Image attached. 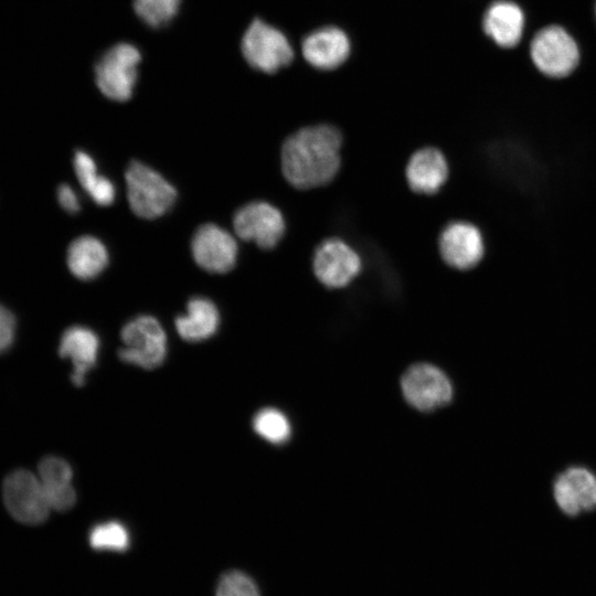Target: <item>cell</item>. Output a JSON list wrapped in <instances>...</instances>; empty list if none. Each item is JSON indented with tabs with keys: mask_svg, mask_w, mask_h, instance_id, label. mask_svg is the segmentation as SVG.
Returning <instances> with one entry per match:
<instances>
[{
	"mask_svg": "<svg viewBox=\"0 0 596 596\" xmlns=\"http://www.w3.org/2000/svg\"><path fill=\"white\" fill-rule=\"evenodd\" d=\"M57 201L68 213H77L81 209L78 196L68 184L63 183L57 188Z\"/></svg>",
	"mask_w": 596,
	"mask_h": 596,
	"instance_id": "83f0119b",
	"label": "cell"
},
{
	"mask_svg": "<svg viewBox=\"0 0 596 596\" xmlns=\"http://www.w3.org/2000/svg\"><path fill=\"white\" fill-rule=\"evenodd\" d=\"M2 497L9 513L21 523L40 524L50 514L43 485L39 477L28 470H15L7 476Z\"/></svg>",
	"mask_w": 596,
	"mask_h": 596,
	"instance_id": "ba28073f",
	"label": "cell"
},
{
	"mask_svg": "<svg viewBox=\"0 0 596 596\" xmlns=\"http://www.w3.org/2000/svg\"><path fill=\"white\" fill-rule=\"evenodd\" d=\"M74 171L82 185L93 201L102 206L114 203L116 189L106 177L97 173L94 159L85 151L77 150L74 155Z\"/></svg>",
	"mask_w": 596,
	"mask_h": 596,
	"instance_id": "ffe728a7",
	"label": "cell"
},
{
	"mask_svg": "<svg viewBox=\"0 0 596 596\" xmlns=\"http://www.w3.org/2000/svg\"><path fill=\"white\" fill-rule=\"evenodd\" d=\"M341 146V134L331 125L321 124L297 130L281 147L285 179L300 190L330 183L340 169Z\"/></svg>",
	"mask_w": 596,
	"mask_h": 596,
	"instance_id": "6da1fadb",
	"label": "cell"
},
{
	"mask_svg": "<svg viewBox=\"0 0 596 596\" xmlns=\"http://www.w3.org/2000/svg\"><path fill=\"white\" fill-rule=\"evenodd\" d=\"M127 199L131 211L146 220L157 219L174 204L175 188L145 163L132 160L126 168Z\"/></svg>",
	"mask_w": 596,
	"mask_h": 596,
	"instance_id": "7a4b0ae2",
	"label": "cell"
},
{
	"mask_svg": "<svg viewBox=\"0 0 596 596\" xmlns=\"http://www.w3.org/2000/svg\"><path fill=\"white\" fill-rule=\"evenodd\" d=\"M120 338L125 347L118 351V356L123 362L151 370L164 361L167 336L155 317L141 315L129 320Z\"/></svg>",
	"mask_w": 596,
	"mask_h": 596,
	"instance_id": "277c9868",
	"label": "cell"
},
{
	"mask_svg": "<svg viewBox=\"0 0 596 596\" xmlns=\"http://www.w3.org/2000/svg\"><path fill=\"white\" fill-rule=\"evenodd\" d=\"M530 55L535 67L551 78L571 75L579 61L577 43L560 25H547L532 39Z\"/></svg>",
	"mask_w": 596,
	"mask_h": 596,
	"instance_id": "8992f818",
	"label": "cell"
},
{
	"mask_svg": "<svg viewBox=\"0 0 596 596\" xmlns=\"http://www.w3.org/2000/svg\"><path fill=\"white\" fill-rule=\"evenodd\" d=\"M233 227L240 238L270 249L283 238L286 224L281 212L275 205L254 201L235 212Z\"/></svg>",
	"mask_w": 596,
	"mask_h": 596,
	"instance_id": "30bf717a",
	"label": "cell"
},
{
	"mask_svg": "<svg viewBox=\"0 0 596 596\" xmlns=\"http://www.w3.org/2000/svg\"><path fill=\"white\" fill-rule=\"evenodd\" d=\"M401 386L405 400L423 412L441 407L453 398V385L447 375L428 363L412 365L402 376Z\"/></svg>",
	"mask_w": 596,
	"mask_h": 596,
	"instance_id": "9c48e42d",
	"label": "cell"
},
{
	"mask_svg": "<svg viewBox=\"0 0 596 596\" xmlns=\"http://www.w3.org/2000/svg\"><path fill=\"white\" fill-rule=\"evenodd\" d=\"M89 544L99 551L123 552L129 546V532L118 521H108L95 525L88 535Z\"/></svg>",
	"mask_w": 596,
	"mask_h": 596,
	"instance_id": "7402d4cb",
	"label": "cell"
},
{
	"mask_svg": "<svg viewBox=\"0 0 596 596\" xmlns=\"http://www.w3.org/2000/svg\"><path fill=\"white\" fill-rule=\"evenodd\" d=\"M181 0H134L137 17L151 28L168 24L178 13Z\"/></svg>",
	"mask_w": 596,
	"mask_h": 596,
	"instance_id": "603a6c76",
	"label": "cell"
},
{
	"mask_svg": "<svg viewBox=\"0 0 596 596\" xmlns=\"http://www.w3.org/2000/svg\"><path fill=\"white\" fill-rule=\"evenodd\" d=\"M552 492L557 508L568 517L596 509V475L583 466H571L553 480Z\"/></svg>",
	"mask_w": 596,
	"mask_h": 596,
	"instance_id": "4fadbf2b",
	"label": "cell"
},
{
	"mask_svg": "<svg viewBox=\"0 0 596 596\" xmlns=\"http://www.w3.org/2000/svg\"><path fill=\"white\" fill-rule=\"evenodd\" d=\"M141 62L139 50L126 42L109 47L95 65V82L100 93L115 102H126L134 93L138 66Z\"/></svg>",
	"mask_w": 596,
	"mask_h": 596,
	"instance_id": "3957f363",
	"label": "cell"
},
{
	"mask_svg": "<svg viewBox=\"0 0 596 596\" xmlns=\"http://www.w3.org/2000/svg\"><path fill=\"white\" fill-rule=\"evenodd\" d=\"M15 320L13 315L0 305V352L7 350L14 338Z\"/></svg>",
	"mask_w": 596,
	"mask_h": 596,
	"instance_id": "4316f807",
	"label": "cell"
},
{
	"mask_svg": "<svg viewBox=\"0 0 596 596\" xmlns=\"http://www.w3.org/2000/svg\"><path fill=\"white\" fill-rule=\"evenodd\" d=\"M215 596H260L255 582L245 573L230 571L219 581Z\"/></svg>",
	"mask_w": 596,
	"mask_h": 596,
	"instance_id": "d4e9b609",
	"label": "cell"
},
{
	"mask_svg": "<svg viewBox=\"0 0 596 596\" xmlns=\"http://www.w3.org/2000/svg\"><path fill=\"white\" fill-rule=\"evenodd\" d=\"M43 486L55 487L72 483L73 471L68 462L56 456L44 457L38 468Z\"/></svg>",
	"mask_w": 596,
	"mask_h": 596,
	"instance_id": "cb8c5ba5",
	"label": "cell"
},
{
	"mask_svg": "<svg viewBox=\"0 0 596 596\" xmlns=\"http://www.w3.org/2000/svg\"><path fill=\"white\" fill-rule=\"evenodd\" d=\"M438 247L443 260L460 272L475 270L487 255L486 235L470 220L449 223L439 235Z\"/></svg>",
	"mask_w": 596,
	"mask_h": 596,
	"instance_id": "52a82bcc",
	"label": "cell"
},
{
	"mask_svg": "<svg viewBox=\"0 0 596 596\" xmlns=\"http://www.w3.org/2000/svg\"><path fill=\"white\" fill-rule=\"evenodd\" d=\"M482 26L496 44L505 49L513 47L522 38L524 14L517 3L498 0L485 12Z\"/></svg>",
	"mask_w": 596,
	"mask_h": 596,
	"instance_id": "e0dca14e",
	"label": "cell"
},
{
	"mask_svg": "<svg viewBox=\"0 0 596 596\" xmlns=\"http://www.w3.org/2000/svg\"><path fill=\"white\" fill-rule=\"evenodd\" d=\"M359 254L344 241L324 240L315 249L312 269L316 278L328 288L348 286L361 272Z\"/></svg>",
	"mask_w": 596,
	"mask_h": 596,
	"instance_id": "8fae6325",
	"label": "cell"
},
{
	"mask_svg": "<svg viewBox=\"0 0 596 596\" xmlns=\"http://www.w3.org/2000/svg\"><path fill=\"white\" fill-rule=\"evenodd\" d=\"M220 323L215 304L201 296L192 297L187 304V312L174 320L179 336L188 342H200L212 337Z\"/></svg>",
	"mask_w": 596,
	"mask_h": 596,
	"instance_id": "ac0fdd59",
	"label": "cell"
},
{
	"mask_svg": "<svg viewBox=\"0 0 596 596\" xmlns=\"http://www.w3.org/2000/svg\"><path fill=\"white\" fill-rule=\"evenodd\" d=\"M305 60L316 68L333 70L349 56L350 41L339 28L326 26L309 33L302 41Z\"/></svg>",
	"mask_w": 596,
	"mask_h": 596,
	"instance_id": "9a60e30c",
	"label": "cell"
},
{
	"mask_svg": "<svg viewBox=\"0 0 596 596\" xmlns=\"http://www.w3.org/2000/svg\"><path fill=\"white\" fill-rule=\"evenodd\" d=\"M405 178L415 193H437L448 178V163L444 153L434 147L416 150L407 161Z\"/></svg>",
	"mask_w": 596,
	"mask_h": 596,
	"instance_id": "5bb4252c",
	"label": "cell"
},
{
	"mask_svg": "<svg viewBox=\"0 0 596 596\" xmlns=\"http://www.w3.org/2000/svg\"><path fill=\"white\" fill-rule=\"evenodd\" d=\"M66 262L75 277L91 280L107 267L109 255L102 241L91 235H83L70 244Z\"/></svg>",
	"mask_w": 596,
	"mask_h": 596,
	"instance_id": "d6986e66",
	"label": "cell"
},
{
	"mask_svg": "<svg viewBox=\"0 0 596 596\" xmlns=\"http://www.w3.org/2000/svg\"><path fill=\"white\" fill-rule=\"evenodd\" d=\"M191 253L198 266L204 270L225 274L234 268L238 248L236 240L227 231L205 223L192 236Z\"/></svg>",
	"mask_w": 596,
	"mask_h": 596,
	"instance_id": "7c38bea8",
	"label": "cell"
},
{
	"mask_svg": "<svg viewBox=\"0 0 596 596\" xmlns=\"http://www.w3.org/2000/svg\"><path fill=\"white\" fill-rule=\"evenodd\" d=\"M43 488L51 510L67 511L76 502V492L72 483L55 487L43 486Z\"/></svg>",
	"mask_w": 596,
	"mask_h": 596,
	"instance_id": "484cf974",
	"label": "cell"
},
{
	"mask_svg": "<svg viewBox=\"0 0 596 596\" xmlns=\"http://www.w3.org/2000/svg\"><path fill=\"white\" fill-rule=\"evenodd\" d=\"M98 350L99 339L89 328L73 326L65 330L60 341L58 353L72 360L71 380L74 385L85 384L86 374L97 362Z\"/></svg>",
	"mask_w": 596,
	"mask_h": 596,
	"instance_id": "2e32d148",
	"label": "cell"
},
{
	"mask_svg": "<svg viewBox=\"0 0 596 596\" xmlns=\"http://www.w3.org/2000/svg\"><path fill=\"white\" fill-rule=\"evenodd\" d=\"M241 51L251 67L267 74L288 65L294 57L286 35L260 19H255L244 32Z\"/></svg>",
	"mask_w": 596,
	"mask_h": 596,
	"instance_id": "5b68a950",
	"label": "cell"
},
{
	"mask_svg": "<svg viewBox=\"0 0 596 596\" xmlns=\"http://www.w3.org/2000/svg\"><path fill=\"white\" fill-rule=\"evenodd\" d=\"M253 427L262 438L276 445L286 443L291 434L286 415L273 407L260 409L254 416Z\"/></svg>",
	"mask_w": 596,
	"mask_h": 596,
	"instance_id": "44dd1931",
	"label": "cell"
}]
</instances>
